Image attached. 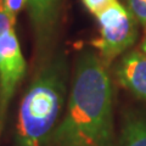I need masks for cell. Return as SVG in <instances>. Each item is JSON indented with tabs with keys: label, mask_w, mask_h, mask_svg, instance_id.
<instances>
[{
	"label": "cell",
	"mask_w": 146,
	"mask_h": 146,
	"mask_svg": "<svg viewBox=\"0 0 146 146\" xmlns=\"http://www.w3.org/2000/svg\"><path fill=\"white\" fill-rule=\"evenodd\" d=\"M15 25L6 27L0 34V101L5 115L17 86L25 78L27 68Z\"/></svg>",
	"instance_id": "cell-4"
},
{
	"label": "cell",
	"mask_w": 146,
	"mask_h": 146,
	"mask_svg": "<svg viewBox=\"0 0 146 146\" xmlns=\"http://www.w3.org/2000/svg\"><path fill=\"white\" fill-rule=\"evenodd\" d=\"M118 146H146V112L130 111L123 117Z\"/></svg>",
	"instance_id": "cell-7"
},
{
	"label": "cell",
	"mask_w": 146,
	"mask_h": 146,
	"mask_svg": "<svg viewBox=\"0 0 146 146\" xmlns=\"http://www.w3.org/2000/svg\"><path fill=\"white\" fill-rule=\"evenodd\" d=\"M12 23H16V20L12 18L9 12L5 9V4H4V0H0V34L3 33V31L9 27ZM5 119H6V115L1 110V101H0V136H1L4 125H5Z\"/></svg>",
	"instance_id": "cell-8"
},
{
	"label": "cell",
	"mask_w": 146,
	"mask_h": 146,
	"mask_svg": "<svg viewBox=\"0 0 146 146\" xmlns=\"http://www.w3.org/2000/svg\"><path fill=\"white\" fill-rule=\"evenodd\" d=\"M140 50L144 51L146 54V28H145V35H144V39L141 42V45H140Z\"/></svg>",
	"instance_id": "cell-12"
},
{
	"label": "cell",
	"mask_w": 146,
	"mask_h": 146,
	"mask_svg": "<svg viewBox=\"0 0 146 146\" xmlns=\"http://www.w3.org/2000/svg\"><path fill=\"white\" fill-rule=\"evenodd\" d=\"M27 1L28 0H4V4L9 15L16 20L18 13L27 6Z\"/></svg>",
	"instance_id": "cell-11"
},
{
	"label": "cell",
	"mask_w": 146,
	"mask_h": 146,
	"mask_svg": "<svg viewBox=\"0 0 146 146\" xmlns=\"http://www.w3.org/2000/svg\"><path fill=\"white\" fill-rule=\"evenodd\" d=\"M61 0H28L27 7L40 50H45L55 34Z\"/></svg>",
	"instance_id": "cell-6"
},
{
	"label": "cell",
	"mask_w": 146,
	"mask_h": 146,
	"mask_svg": "<svg viewBox=\"0 0 146 146\" xmlns=\"http://www.w3.org/2000/svg\"><path fill=\"white\" fill-rule=\"evenodd\" d=\"M127 7L134 15L136 21L146 28V0H125Z\"/></svg>",
	"instance_id": "cell-10"
},
{
	"label": "cell",
	"mask_w": 146,
	"mask_h": 146,
	"mask_svg": "<svg viewBox=\"0 0 146 146\" xmlns=\"http://www.w3.org/2000/svg\"><path fill=\"white\" fill-rule=\"evenodd\" d=\"M115 73L123 88L146 102V54L144 51L128 50L119 57Z\"/></svg>",
	"instance_id": "cell-5"
},
{
	"label": "cell",
	"mask_w": 146,
	"mask_h": 146,
	"mask_svg": "<svg viewBox=\"0 0 146 146\" xmlns=\"http://www.w3.org/2000/svg\"><path fill=\"white\" fill-rule=\"evenodd\" d=\"M50 141L54 146H117L112 82L93 50L77 57L67 111Z\"/></svg>",
	"instance_id": "cell-1"
},
{
	"label": "cell",
	"mask_w": 146,
	"mask_h": 146,
	"mask_svg": "<svg viewBox=\"0 0 146 146\" xmlns=\"http://www.w3.org/2000/svg\"><path fill=\"white\" fill-rule=\"evenodd\" d=\"M68 78L63 52L52 55L39 68L20 105L15 146H45L51 140L66 101Z\"/></svg>",
	"instance_id": "cell-2"
},
{
	"label": "cell",
	"mask_w": 146,
	"mask_h": 146,
	"mask_svg": "<svg viewBox=\"0 0 146 146\" xmlns=\"http://www.w3.org/2000/svg\"><path fill=\"white\" fill-rule=\"evenodd\" d=\"M83 6L88 10L94 17H96L106 9L112 6L118 0H80Z\"/></svg>",
	"instance_id": "cell-9"
},
{
	"label": "cell",
	"mask_w": 146,
	"mask_h": 146,
	"mask_svg": "<svg viewBox=\"0 0 146 146\" xmlns=\"http://www.w3.org/2000/svg\"><path fill=\"white\" fill-rule=\"evenodd\" d=\"M95 18L99 26V38L91 40L90 45L105 65L110 66L135 44L139 34L138 21L119 1Z\"/></svg>",
	"instance_id": "cell-3"
}]
</instances>
